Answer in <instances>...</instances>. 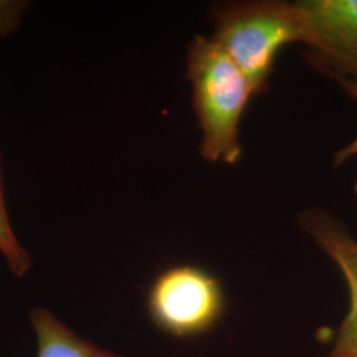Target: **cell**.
<instances>
[{
    "label": "cell",
    "mask_w": 357,
    "mask_h": 357,
    "mask_svg": "<svg viewBox=\"0 0 357 357\" xmlns=\"http://www.w3.org/2000/svg\"><path fill=\"white\" fill-rule=\"evenodd\" d=\"M337 84L343 88L345 93H347L352 100H355L357 102V84H355V82H348V81H339ZM356 155L357 138L351 142L349 144H347L344 149H342L339 153L335 155L333 163H335L336 166H342L347 160H349L351 158H354V156H356Z\"/></svg>",
    "instance_id": "obj_9"
},
{
    "label": "cell",
    "mask_w": 357,
    "mask_h": 357,
    "mask_svg": "<svg viewBox=\"0 0 357 357\" xmlns=\"http://www.w3.org/2000/svg\"><path fill=\"white\" fill-rule=\"evenodd\" d=\"M227 305L220 281L195 265L163 270L151 282L146 296L153 326L178 339L196 337L213 330L222 319Z\"/></svg>",
    "instance_id": "obj_3"
},
{
    "label": "cell",
    "mask_w": 357,
    "mask_h": 357,
    "mask_svg": "<svg viewBox=\"0 0 357 357\" xmlns=\"http://www.w3.org/2000/svg\"><path fill=\"white\" fill-rule=\"evenodd\" d=\"M213 20V40L248 77L255 94L268 88L282 48L302 41V19L295 3H234L216 8Z\"/></svg>",
    "instance_id": "obj_2"
},
{
    "label": "cell",
    "mask_w": 357,
    "mask_h": 357,
    "mask_svg": "<svg viewBox=\"0 0 357 357\" xmlns=\"http://www.w3.org/2000/svg\"><path fill=\"white\" fill-rule=\"evenodd\" d=\"M187 64L193 109L203 131L200 153L209 162L236 165L241 156L238 126L255 89L213 38H195Z\"/></svg>",
    "instance_id": "obj_1"
},
{
    "label": "cell",
    "mask_w": 357,
    "mask_h": 357,
    "mask_svg": "<svg viewBox=\"0 0 357 357\" xmlns=\"http://www.w3.org/2000/svg\"><path fill=\"white\" fill-rule=\"evenodd\" d=\"M0 255H3L10 273L16 278H24L33 266V259L20 243L10 218L6 202L3 158L0 153Z\"/></svg>",
    "instance_id": "obj_7"
},
{
    "label": "cell",
    "mask_w": 357,
    "mask_h": 357,
    "mask_svg": "<svg viewBox=\"0 0 357 357\" xmlns=\"http://www.w3.org/2000/svg\"><path fill=\"white\" fill-rule=\"evenodd\" d=\"M31 8L28 0H0V40L11 38L22 28Z\"/></svg>",
    "instance_id": "obj_8"
},
{
    "label": "cell",
    "mask_w": 357,
    "mask_h": 357,
    "mask_svg": "<svg viewBox=\"0 0 357 357\" xmlns=\"http://www.w3.org/2000/svg\"><path fill=\"white\" fill-rule=\"evenodd\" d=\"M310 64L336 82L357 84V0L295 3Z\"/></svg>",
    "instance_id": "obj_4"
},
{
    "label": "cell",
    "mask_w": 357,
    "mask_h": 357,
    "mask_svg": "<svg viewBox=\"0 0 357 357\" xmlns=\"http://www.w3.org/2000/svg\"><path fill=\"white\" fill-rule=\"evenodd\" d=\"M299 220L301 227L340 268L349 291V310L327 357H357V241L324 209H308Z\"/></svg>",
    "instance_id": "obj_5"
},
{
    "label": "cell",
    "mask_w": 357,
    "mask_h": 357,
    "mask_svg": "<svg viewBox=\"0 0 357 357\" xmlns=\"http://www.w3.org/2000/svg\"><path fill=\"white\" fill-rule=\"evenodd\" d=\"M29 321L36 336V357H121L78 336L48 308H32Z\"/></svg>",
    "instance_id": "obj_6"
}]
</instances>
